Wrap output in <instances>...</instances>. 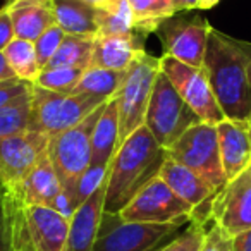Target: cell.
Masks as SVG:
<instances>
[{"label":"cell","mask_w":251,"mask_h":251,"mask_svg":"<svg viewBox=\"0 0 251 251\" xmlns=\"http://www.w3.org/2000/svg\"><path fill=\"white\" fill-rule=\"evenodd\" d=\"M203 69L226 119L251 122V42L212 28Z\"/></svg>","instance_id":"cell-1"},{"label":"cell","mask_w":251,"mask_h":251,"mask_svg":"<svg viewBox=\"0 0 251 251\" xmlns=\"http://www.w3.org/2000/svg\"><path fill=\"white\" fill-rule=\"evenodd\" d=\"M167 151L155 141L147 126L127 136L107 169L105 212L117 215L141 188L157 177Z\"/></svg>","instance_id":"cell-2"},{"label":"cell","mask_w":251,"mask_h":251,"mask_svg":"<svg viewBox=\"0 0 251 251\" xmlns=\"http://www.w3.org/2000/svg\"><path fill=\"white\" fill-rule=\"evenodd\" d=\"M107 101L91 95L55 93L33 84L29 131H36L49 138L55 136L83 122Z\"/></svg>","instance_id":"cell-3"},{"label":"cell","mask_w":251,"mask_h":251,"mask_svg":"<svg viewBox=\"0 0 251 251\" xmlns=\"http://www.w3.org/2000/svg\"><path fill=\"white\" fill-rule=\"evenodd\" d=\"M103 107L105 105H101L83 122L71 129L49 138L47 155L59 176L64 191L73 198V201L77 182L91 164V138Z\"/></svg>","instance_id":"cell-4"},{"label":"cell","mask_w":251,"mask_h":251,"mask_svg":"<svg viewBox=\"0 0 251 251\" xmlns=\"http://www.w3.org/2000/svg\"><path fill=\"white\" fill-rule=\"evenodd\" d=\"M198 122H201V119L189 108L160 69L145 115V126L153 134L155 141L167 151Z\"/></svg>","instance_id":"cell-5"},{"label":"cell","mask_w":251,"mask_h":251,"mask_svg":"<svg viewBox=\"0 0 251 251\" xmlns=\"http://www.w3.org/2000/svg\"><path fill=\"white\" fill-rule=\"evenodd\" d=\"M160 69V57L150 55L145 50L126 71L124 83L117 93L119 145L145 126V115Z\"/></svg>","instance_id":"cell-6"},{"label":"cell","mask_w":251,"mask_h":251,"mask_svg":"<svg viewBox=\"0 0 251 251\" xmlns=\"http://www.w3.org/2000/svg\"><path fill=\"white\" fill-rule=\"evenodd\" d=\"M167 157L191 169L217 191L226 186L217 126L208 122L195 124L169 148Z\"/></svg>","instance_id":"cell-7"},{"label":"cell","mask_w":251,"mask_h":251,"mask_svg":"<svg viewBox=\"0 0 251 251\" xmlns=\"http://www.w3.org/2000/svg\"><path fill=\"white\" fill-rule=\"evenodd\" d=\"M182 224L126 222L119 213L103 212L93 251H155V246L174 236Z\"/></svg>","instance_id":"cell-8"},{"label":"cell","mask_w":251,"mask_h":251,"mask_svg":"<svg viewBox=\"0 0 251 251\" xmlns=\"http://www.w3.org/2000/svg\"><path fill=\"white\" fill-rule=\"evenodd\" d=\"M191 215L193 206L179 198L158 176L119 212L126 222L145 224H186L191 222Z\"/></svg>","instance_id":"cell-9"},{"label":"cell","mask_w":251,"mask_h":251,"mask_svg":"<svg viewBox=\"0 0 251 251\" xmlns=\"http://www.w3.org/2000/svg\"><path fill=\"white\" fill-rule=\"evenodd\" d=\"M210 29L212 26L201 14L188 11L177 12L162 23L157 35L164 47V55L201 69Z\"/></svg>","instance_id":"cell-10"},{"label":"cell","mask_w":251,"mask_h":251,"mask_svg":"<svg viewBox=\"0 0 251 251\" xmlns=\"http://www.w3.org/2000/svg\"><path fill=\"white\" fill-rule=\"evenodd\" d=\"M160 67L172 83V86L176 88V91L189 105V108L201 119V122L217 126L226 119L203 67L198 69V67L188 66L169 55L160 57Z\"/></svg>","instance_id":"cell-11"},{"label":"cell","mask_w":251,"mask_h":251,"mask_svg":"<svg viewBox=\"0 0 251 251\" xmlns=\"http://www.w3.org/2000/svg\"><path fill=\"white\" fill-rule=\"evenodd\" d=\"M49 136L36 131H23L0 138V186H18L47 153Z\"/></svg>","instance_id":"cell-12"},{"label":"cell","mask_w":251,"mask_h":251,"mask_svg":"<svg viewBox=\"0 0 251 251\" xmlns=\"http://www.w3.org/2000/svg\"><path fill=\"white\" fill-rule=\"evenodd\" d=\"M212 222L229 236L251 229V165L226 182L212 201Z\"/></svg>","instance_id":"cell-13"},{"label":"cell","mask_w":251,"mask_h":251,"mask_svg":"<svg viewBox=\"0 0 251 251\" xmlns=\"http://www.w3.org/2000/svg\"><path fill=\"white\" fill-rule=\"evenodd\" d=\"M105 191L107 181L101 182L100 188L95 189L76 208L73 219L69 220L66 251H93L105 212Z\"/></svg>","instance_id":"cell-14"},{"label":"cell","mask_w":251,"mask_h":251,"mask_svg":"<svg viewBox=\"0 0 251 251\" xmlns=\"http://www.w3.org/2000/svg\"><path fill=\"white\" fill-rule=\"evenodd\" d=\"M217 134L224 174L230 181L251 165V122L224 119L217 124Z\"/></svg>","instance_id":"cell-15"},{"label":"cell","mask_w":251,"mask_h":251,"mask_svg":"<svg viewBox=\"0 0 251 251\" xmlns=\"http://www.w3.org/2000/svg\"><path fill=\"white\" fill-rule=\"evenodd\" d=\"M26 206L16 189L0 186V251H33Z\"/></svg>","instance_id":"cell-16"},{"label":"cell","mask_w":251,"mask_h":251,"mask_svg":"<svg viewBox=\"0 0 251 251\" xmlns=\"http://www.w3.org/2000/svg\"><path fill=\"white\" fill-rule=\"evenodd\" d=\"M26 224L33 251H66L69 220L50 206H26Z\"/></svg>","instance_id":"cell-17"},{"label":"cell","mask_w":251,"mask_h":251,"mask_svg":"<svg viewBox=\"0 0 251 251\" xmlns=\"http://www.w3.org/2000/svg\"><path fill=\"white\" fill-rule=\"evenodd\" d=\"M143 52V40L134 31L126 35H97L90 67L124 73Z\"/></svg>","instance_id":"cell-18"},{"label":"cell","mask_w":251,"mask_h":251,"mask_svg":"<svg viewBox=\"0 0 251 251\" xmlns=\"http://www.w3.org/2000/svg\"><path fill=\"white\" fill-rule=\"evenodd\" d=\"M16 38L35 43L50 28L57 26L53 0H7Z\"/></svg>","instance_id":"cell-19"},{"label":"cell","mask_w":251,"mask_h":251,"mask_svg":"<svg viewBox=\"0 0 251 251\" xmlns=\"http://www.w3.org/2000/svg\"><path fill=\"white\" fill-rule=\"evenodd\" d=\"M158 177L176 193L181 200H184L193 210L201 206L203 203L210 201L217 195V189H213L205 179L200 177L196 172L184 165L177 164L172 158H165L158 172Z\"/></svg>","instance_id":"cell-20"},{"label":"cell","mask_w":251,"mask_h":251,"mask_svg":"<svg viewBox=\"0 0 251 251\" xmlns=\"http://www.w3.org/2000/svg\"><path fill=\"white\" fill-rule=\"evenodd\" d=\"M12 189H16L28 206H52L57 196L64 191L59 176L47 153L18 186H12Z\"/></svg>","instance_id":"cell-21"},{"label":"cell","mask_w":251,"mask_h":251,"mask_svg":"<svg viewBox=\"0 0 251 251\" xmlns=\"http://www.w3.org/2000/svg\"><path fill=\"white\" fill-rule=\"evenodd\" d=\"M119 148V101L117 97L105 103L91 138L90 167H108Z\"/></svg>","instance_id":"cell-22"},{"label":"cell","mask_w":251,"mask_h":251,"mask_svg":"<svg viewBox=\"0 0 251 251\" xmlns=\"http://www.w3.org/2000/svg\"><path fill=\"white\" fill-rule=\"evenodd\" d=\"M57 26L66 35L97 36L98 35V9L81 0H53Z\"/></svg>","instance_id":"cell-23"},{"label":"cell","mask_w":251,"mask_h":251,"mask_svg":"<svg viewBox=\"0 0 251 251\" xmlns=\"http://www.w3.org/2000/svg\"><path fill=\"white\" fill-rule=\"evenodd\" d=\"M133 11L134 33L147 36L157 33L160 25L177 14L176 0H127Z\"/></svg>","instance_id":"cell-24"},{"label":"cell","mask_w":251,"mask_h":251,"mask_svg":"<svg viewBox=\"0 0 251 251\" xmlns=\"http://www.w3.org/2000/svg\"><path fill=\"white\" fill-rule=\"evenodd\" d=\"M124 77L126 71L121 73V71H108L100 67H88L81 76L77 86L74 88L73 95H91V97L110 100L117 97V93L121 91Z\"/></svg>","instance_id":"cell-25"},{"label":"cell","mask_w":251,"mask_h":251,"mask_svg":"<svg viewBox=\"0 0 251 251\" xmlns=\"http://www.w3.org/2000/svg\"><path fill=\"white\" fill-rule=\"evenodd\" d=\"M95 36H81V35H66L62 40L57 53L52 57L43 69H53V67H77V69H88L91 66V55H93Z\"/></svg>","instance_id":"cell-26"},{"label":"cell","mask_w":251,"mask_h":251,"mask_svg":"<svg viewBox=\"0 0 251 251\" xmlns=\"http://www.w3.org/2000/svg\"><path fill=\"white\" fill-rule=\"evenodd\" d=\"M4 55L18 79L26 81V83H35L42 71L38 59H36L35 43L29 40L14 38L5 47Z\"/></svg>","instance_id":"cell-27"},{"label":"cell","mask_w":251,"mask_h":251,"mask_svg":"<svg viewBox=\"0 0 251 251\" xmlns=\"http://www.w3.org/2000/svg\"><path fill=\"white\" fill-rule=\"evenodd\" d=\"M98 35H126L134 31L133 11L127 0H117L114 5L97 11Z\"/></svg>","instance_id":"cell-28"},{"label":"cell","mask_w":251,"mask_h":251,"mask_svg":"<svg viewBox=\"0 0 251 251\" xmlns=\"http://www.w3.org/2000/svg\"><path fill=\"white\" fill-rule=\"evenodd\" d=\"M33 93V91H31ZM31 93L12 100L0 108V138L29 129L31 119Z\"/></svg>","instance_id":"cell-29"},{"label":"cell","mask_w":251,"mask_h":251,"mask_svg":"<svg viewBox=\"0 0 251 251\" xmlns=\"http://www.w3.org/2000/svg\"><path fill=\"white\" fill-rule=\"evenodd\" d=\"M86 69L77 67H53V69H42L33 84L42 86L45 90L55 91V93L71 95L77 86L81 76Z\"/></svg>","instance_id":"cell-30"},{"label":"cell","mask_w":251,"mask_h":251,"mask_svg":"<svg viewBox=\"0 0 251 251\" xmlns=\"http://www.w3.org/2000/svg\"><path fill=\"white\" fill-rule=\"evenodd\" d=\"M206 236V226L200 222H189L188 229L176 236L169 244L158 251H200Z\"/></svg>","instance_id":"cell-31"},{"label":"cell","mask_w":251,"mask_h":251,"mask_svg":"<svg viewBox=\"0 0 251 251\" xmlns=\"http://www.w3.org/2000/svg\"><path fill=\"white\" fill-rule=\"evenodd\" d=\"M64 38H66V33H64L59 26H53V28H50L49 31H45L35 42L36 59H38V64L42 69L52 60V57L57 53V50H59V47Z\"/></svg>","instance_id":"cell-32"},{"label":"cell","mask_w":251,"mask_h":251,"mask_svg":"<svg viewBox=\"0 0 251 251\" xmlns=\"http://www.w3.org/2000/svg\"><path fill=\"white\" fill-rule=\"evenodd\" d=\"M200 251H234L232 236H229L215 222H210V227H206V236Z\"/></svg>","instance_id":"cell-33"},{"label":"cell","mask_w":251,"mask_h":251,"mask_svg":"<svg viewBox=\"0 0 251 251\" xmlns=\"http://www.w3.org/2000/svg\"><path fill=\"white\" fill-rule=\"evenodd\" d=\"M33 91V83H26L21 79H9L0 83V108L11 103L12 100Z\"/></svg>","instance_id":"cell-34"},{"label":"cell","mask_w":251,"mask_h":251,"mask_svg":"<svg viewBox=\"0 0 251 251\" xmlns=\"http://www.w3.org/2000/svg\"><path fill=\"white\" fill-rule=\"evenodd\" d=\"M16 38L14 26H12V19L9 14L7 5L0 9V52H4L5 47Z\"/></svg>","instance_id":"cell-35"},{"label":"cell","mask_w":251,"mask_h":251,"mask_svg":"<svg viewBox=\"0 0 251 251\" xmlns=\"http://www.w3.org/2000/svg\"><path fill=\"white\" fill-rule=\"evenodd\" d=\"M50 208H53L55 212H59L62 217H66L67 220L73 219L74 212H76V205H74L73 198H71L69 195H67L66 191H62L59 196L55 198V201H53V205L50 206Z\"/></svg>","instance_id":"cell-36"},{"label":"cell","mask_w":251,"mask_h":251,"mask_svg":"<svg viewBox=\"0 0 251 251\" xmlns=\"http://www.w3.org/2000/svg\"><path fill=\"white\" fill-rule=\"evenodd\" d=\"M232 250L234 251H251V229L237 234L232 237Z\"/></svg>","instance_id":"cell-37"},{"label":"cell","mask_w":251,"mask_h":251,"mask_svg":"<svg viewBox=\"0 0 251 251\" xmlns=\"http://www.w3.org/2000/svg\"><path fill=\"white\" fill-rule=\"evenodd\" d=\"M9 79H18V77L12 73L4 52H0V83H2V81H9Z\"/></svg>","instance_id":"cell-38"},{"label":"cell","mask_w":251,"mask_h":251,"mask_svg":"<svg viewBox=\"0 0 251 251\" xmlns=\"http://www.w3.org/2000/svg\"><path fill=\"white\" fill-rule=\"evenodd\" d=\"M200 0H176V9L177 12H188V11H198Z\"/></svg>","instance_id":"cell-39"},{"label":"cell","mask_w":251,"mask_h":251,"mask_svg":"<svg viewBox=\"0 0 251 251\" xmlns=\"http://www.w3.org/2000/svg\"><path fill=\"white\" fill-rule=\"evenodd\" d=\"M81 2H84V4L91 5L95 9H107L110 5H114L117 0H81Z\"/></svg>","instance_id":"cell-40"},{"label":"cell","mask_w":251,"mask_h":251,"mask_svg":"<svg viewBox=\"0 0 251 251\" xmlns=\"http://www.w3.org/2000/svg\"><path fill=\"white\" fill-rule=\"evenodd\" d=\"M220 0H200L198 4V11H208V9L215 7Z\"/></svg>","instance_id":"cell-41"},{"label":"cell","mask_w":251,"mask_h":251,"mask_svg":"<svg viewBox=\"0 0 251 251\" xmlns=\"http://www.w3.org/2000/svg\"><path fill=\"white\" fill-rule=\"evenodd\" d=\"M155 251H158V250H155Z\"/></svg>","instance_id":"cell-42"}]
</instances>
